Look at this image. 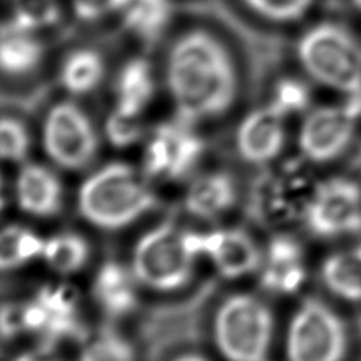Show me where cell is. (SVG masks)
<instances>
[{
	"label": "cell",
	"mask_w": 361,
	"mask_h": 361,
	"mask_svg": "<svg viewBox=\"0 0 361 361\" xmlns=\"http://www.w3.org/2000/svg\"><path fill=\"white\" fill-rule=\"evenodd\" d=\"M161 77L176 116L197 128L231 115L248 86L240 49L210 21L188 23L169 37Z\"/></svg>",
	"instance_id": "6da1fadb"
},
{
	"label": "cell",
	"mask_w": 361,
	"mask_h": 361,
	"mask_svg": "<svg viewBox=\"0 0 361 361\" xmlns=\"http://www.w3.org/2000/svg\"><path fill=\"white\" fill-rule=\"evenodd\" d=\"M75 204L88 225L104 233H118L157 210L158 197L142 169L111 161L85 177Z\"/></svg>",
	"instance_id": "7a4b0ae2"
},
{
	"label": "cell",
	"mask_w": 361,
	"mask_h": 361,
	"mask_svg": "<svg viewBox=\"0 0 361 361\" xmlns=\"http://www.w3.org/2000/svg\"><path fill=\"white\" fill-rule=\"evenodd\" d=\"M210 338L225 361H269L276 315L263 296L234 291L212 312Z\"/></svg>",
	"instance_id": "3957f363"
},
{
	"label": "cell",
	"mask_w": 361,
	"mask_h": 361,
	"mask_svg": "<svg viewBox=\"0 0 361 361\" xmlns=\"http://www.w3.org/2000/svg\"><path fill=\"white\" fill-rule=\"evenodd\" d=\"M199 259L192 229L161 221L135 240L129 264L142 290L171 295L191 283Z\"/></svg>",
	"instance_id": "277c9868"
},
{
	"label": "cell",
	"mask_w": 361,
	"mask_h": 361,
	"mask_svg": "<svg viewBox=\"0 0 361 361\" xmlns=\"http://www.w3.org/2000/svg\"><path fill=\"white\" fill-rule=\"evenodd\" d=\"M296 56L314 82L348 96L361 92V43L342 24H315L298 42Z\"/></svg>",
	"instance_id": "5b68a950"
},
{
	"label": "cell",
	"mask_w": 361,
	"mask_h": 361,
	"mask_svg": "<svg viewBox=\"0 0 361 361\" xmlns=\"http://www.w3.org/2000/svg\"><path fill=\"white\" fill-rule=\"evenodd\" d=\"M42 147L56 167L82 172L96 161L101 135L88 111L68 97L47 110L42 123Z\"/></svg>",
	"instance_id": "8992f818"
},
{
	"label": "cell",
	"mask_w": 361,
	"mask_h": 361,
	"mask_svg": "<svg viewBox=\"0 0 361 361\" xmlns=\"http://www.w3.org/2000/svg\"><path fill=\"white\" fill-rule=\"evenodd\" d=\"M24 334L32 336L37 347L54 350L64 342L83 341L82 306L73 288L64 283H47L21 304Z\"/></svg>",
	"instance_id": "52a82bcc"
},
{
	"label": "cell",
	"mask_w": 361,
	"mask_h": 361,
	"mask_svg": "<svg viewBox=\"0 0 361 361\" xmlns=\"http://www.w3.org/2000/svg\"><path fill=\"white\" fill-rule=\"evenodd\" d=\"M348 345L344 320L317 298L304 300L285 336L286 361H342Z\"/></svg>",
	"instance_id": "ba28073f"
},
{
	"label": "cell",
	"mask_w": 361,
	"mask_h": 361,
	"mask_svg": "<svg viewBox=\"0 0 361 361\" xmlns=\"http://www.w3.org/2000/svg\"><path fill=\"white\" fill-rule=\"evenodd\" d=\"M205 148L199 128L176 116L147 134L140 169L150 180L180 182L195 173Z\"/></svg>",
	"instance_id": "9c48e42d"
},
{
	"label": "cell",
	"mask_w": 361,
	"mask_h": 361,
	"mask_svg": "<svg viewBox=\"0 0 361 361\" xmlns=\"http://www.w3.org/2000/svg\"><path fill=\"white\" fill-rule=\"evenodd\" d=\"M314 190L315 185H310L298 166H267L252 188L250 207L255 219L264 225L302 220Z\"/></svg>",
	"instance_id": "30bf717a"
},
{
	"label": "cell",
	"mask_w": 361,
	"mask_h": 361,
	"mask_svg": "<svg viewBox=\"0 0 361 361\" xmlns=\"http://www.w3.org/2000/svg\"><path fill=\"white\" fill-rule=\"evenodd\" d=\"M302 221L310 234L322 239L361 231V186L345 177L315 185Z\"/></svg>",
	"instance_id": "8fae6325"
},
{
	"label": "cell",
	"mask_w": 361,
	"mask_h": 361,
	"mask_svg": "<svg viewBox=\"0 0 361 361\" xmlns=\"http://www.w3.org/2000/svg\"><path fill=\"white\" fill-rule=\"evenodd\" d=\"M345 105L317 107L304 116L298 147L310 163H329L344 153L355 134L357 118L361 114V94L350 96Z\"/></svg>",
	"instance_id": "7c38bea8"
},
{
	"label": "cell",
	"mask_w": 361,
	"mask_h": 361,
	"mask_svg": "<svg viewBox=\"0 0 361 361\" xmlns=\"http://www.w3.org/2000/svg\"><path fill=\"white\" fill-rule=\"evenodd\" d=\"M192 245L199 258L207 259L226 280L257 276L263 263V245L244 228L192 229Z\"/></svg>",
	"instance_id": "4fadbf2b"
},
{
	"label": "cell",
	"mask_w": 361,
	"mask_h": 361,
	"mask_svg": "<svg viewBox=\"0 0 361 361\" xmlns=\"http://www.w3.org/2000/svg\"><path fill=\"white\" fill-rule=\"evenodd\" d=\"M286 118L269 104L259 105L242 118L234 133V150L245 164L272 166L286 145Z\"/></svg>",
	"instance_id": "5bb4252c"
},
{
	"label": "cell",
	"mask_w": 361,
	"mask_h": 361,
	"mask_svg": "<svg viewBox=\"0 0 361 361\" xmlns=\"http://www.w3.org/2000/svg\"><path fill=\"white\" fill-rule=\"evenodd\" d=\"M259 288L274 296H291L306 282V259L300 239L276 233L263 247V263L257 274Z\"/></svg>",
	"instance_id": "9a60e30c"
},
{
	"label": "cell",
	"mask_w": 361,
	"mask_h": 361,
	"mask_svg": "<svg viewBox=\"0 0 361 361\" xmlns=\"http://www.w3.org/2000/svg\"><path fill=\"white\" fill-rule=\"evenodd\" d=\"M90 290L96 307L111 323L128 319L139 307L142 286L129 263L104 261L94 272Z\"/></svg>",
	"instance_id": "2e32d148"
},
{
	"label": "cell",
	"mask_w": 361,
	"mask_h": 361,
	"mask_svg": "<svg viewBox=\"0 0 361 361\" xmlns=\"http://www.w3.org/2000/svg\"><path fill=\"white\" fill-rule=\"evenodd\" d=\"M13 195L16 205L34 219L48 220L61 215L66 202L64 183L53 167L26 161L16 173Z\"/></svg>",
	"instance_id": "e0dca14e"
},
{
	"label": "cell",
	"mask_w": 361,
	"mask_h": 361,
	"mask_svg": "<svg viewBox=\"0 0 361 361\" xmlns=\"http://www.w3.org/2000/svg\"><path fill=\"white\" fill-rule=\"evenodd\" d=\"M239 199L240 188L231 172L207 171L191 178L183 196V209L192 219L215 221L233 212Z\"/></svg>",
	"instance_id": "ac0fdd59"
},
{
	"label": "cell",
	"mask_w": 361,
	"mask_h": 361,
	"mask_svg": "<svg viewBox=\"0 0 361 361\" xmlns=\"http://www.w3.org/2000/svg\"><path fill=\"white\" fill-rule=\"evenodd\" d=\"M45 59V45L34 30L13 21L0 24V73L11 78L32 75Z\"/></svg>",
	"instance_id": "d6986e66"
},
{
	"label": "cell",
	"mask_w": 361,
	"mask_h": 361,
	"mask_svg": "<svg viewBox=\"0 0 361 361\" xmlns=\"http://www.w3.org/2000/svg\"><path fill=\"white\" fill-rule=\"evenodd\" d=\"M158 77L152 62L145 58H130L118 71L114 82V107L134 115H143L153 102Z\"/></svg>",
	"instance_id": "ffe728a7"
},
{
	"label": "cell",
	"mask_w": 361,
	"mask_h": 361,
	"mask_svg": "<svg viewBox=\"0 0 361 361\" xmlns=\"http://www.w3.org/2000/svg\"><path fill=\"white\" fill-rule=\"evenodd\" d=\"M107 75L104 56L94 48H75L62 59L58 72V82L66 94L72 99H82L96 92Z\"/></svg>",
	"instance_id": "44dd1931"
},
{
	"label": "cell",
	"mask_w": 361,
	"mask_h": 361,
	"mask_svg": "<svg viewBox=\"0 0 361 361\" xmlns=\"http://www.w3.org/2000/svg\"><path fill=\"white\" fill-rule=\"evenodd\" d=\"M90 240L77 231H59L45 238L42 261L49 271L62 277L82 272L91 259Z\"/></svg>",
	"instance_id": "7402d4cb"
},
{
	"label": "cell",
	"mask_w": 361,
	"mask_h": 361,
	"mask_svg": "<svg viewBox=\"0 0 361 361\" xmlns=\"http://www.w3.org/2000/svg\"><path fill=\"white\" fill-rule=\"evenodd\" d=\"M320 279L334 296L345 301H361V245L323 259Z\"/></svg>",
	"instance_id": "603a6c76"
},
{
	"label": "cell",
	"mask_w": 361,
	"mask_h": 361,
	"mask_svg": "<svg viewBox=\"0 0 361 361\" xmlns=\"http://www.w3.org/2000/svg\"><path fill=\"white\" fill-rule=\"evenodd\" d=\"M45 238L20 223L0 226V274L23 269L42 259Z\"/></svg>",
	"instance_id": "cb8c5ba5"
},
{
	"label": "cell",
	"mask_w": 361,
	"mask_h": 361,
	"mask_svg": "<svg viewBox=\"0 0 361 361\" xmlns=\"http://www.w3.org/2000/svg\"><path fill=\"white\" fill-rule=\"evenodd\" d=\"M172 20L171 0H129L123 10V23L143 43H154Z\"/></svg>",
	"instance_id": "d4e9b609"
},
{
	"label": "cell",
	"mask_w": 361,
	"mask_h": 361,
	"mask_svg": "<svg viewBox=\"0 0 361 361\" xmlns=\"http://www.w3.org/2000/svg\"><path fill=\"white\" fill-rule=\"evenodd\" d=\"M78 361H137V350L134 342L109 322L85 336Z\"/></svg>",
	"instance_id": "484cf974"
},
{
	"label": "cell",
	"mask_w": 361,
	"mask_h": 361,
	"mask_svg": "<svg viewBox=\"0 0 361 361\" xmlns=\"http://www.w3.org/2000/svg\"><path fill=\"white\" fill-rule=\"evenodd\" d=\"M34 137L23 118L0 115V163L24 164L29 161Z\"/></svg>",
	"instance_id": "4316f807"
},
{
	"label": "cell",
	"mask_w": 361,
	"mask_h": 361,
	"mask_svg": "<svg viewBox=\"0 0 361 361\" xmlns=\"http://www.w3.org/2000/svg\"><path fill=\"white\" fill-rule=\"evenodd\" d=\"M102 133L105 140L118 150L135 145L147 137V128L143 124V115H134L114 107L104 121Z\"/></svg>",
	"instance_id": "83f0119b"
},
{
	"label": "cell",
	"mask_w": 361,
	"mask_h": 361,
	"mask_svg": "<svg viewBox=\"0 0 361 361\" xmlns=\"http://www.w3.org/2000/svg\"><path fill=\"white\" fill-rule=\"evenodd\" d=\"M267 104L288 120L309 109L310 88L300 78L283 77L274 83Z\"/></svg>",
	"instance_id": "f1b7e54d"
},
{
	"label": "cell",
	"mask_w": 361,
	"mask_h": 361,
	"mask_svg": "<svg viewBox=\"0 0 361 361\" xmlns=\"http://www.w3.org/2000/svg\"><path fill=\"white\" fill-rule=\"evenodd\" d=\"M61 10L56 0H15L11 21L27 30H40L59 23Z\"/></svg>",
	"instance_id": "f546056e"
},
{
	"label": "cell",
	"mask_w": 361,
	"mask_h": 361,
	"mask_svg": "<svg viewBox=\"0 0 361 361\" xmlns=\"http://www.w3.org/2000/svg\"><path fill=\"white\" fill-rule=\"evenodd\" d=\"M255 13L272 23H293L307 13L314 0H244Z\"/></svg>",
	"instance_id": "4dcf8cb0"
},
{
	"label": "cell",
	"mask_w": 361,
	"mask_h": 361,
	"mask_svg": "<svg viewBox=\"0 0 361 361\" xmlns=\"http://www.w3.org/2000/svg\"><path fill=\"white\" fill-rule=\"evenodd\" d=\"M129 0H72L73 11L78 20L97 21L101 18L123 11Z\"/></svg>",
	"instance_id": "1f68e13d"
},
{
	"label": "cell",
	"mask_w": 361,
	"mask_h": 361,
	"mask_svg": "<svg viewBox=\"0 0 361 361\" xmlns=\"http://www.w3.org/2000/svg\"><path fill=\"white\" fill-rule=\"evenodd\" d=\"M21 302H4L0 306V339L13 341L24 334Z\"/></svg>",
	"instance_id": "d6a6232c"
},
{
	"label": "cell",
	"mask_w": 361,
	"mask_h": 361,
	"mask_svg": "<svg viewBox=\"0 0 361 361\" xmlns=\"http://www.w3.org/2000/svg\"><path fill=\"white\" fill-rule=\"evenodd\" d=\"M13 361H64L59 358L58 355H54V350H48V348L37 347L35 350L23 352L15 357Z\"/></svg>",
	"instance_id": "836d02e7"
},
{
	"label": "cell",
	"mask_w": 361,
	"mask_h": 361,
	"mask_svg": "<svg viewBox=\"0 0 361 361\" xmlns=\"http://www.w3.org/2000/svg\"><path fill=\"white\" fill-rule=\"evenodd\" d=\"M169 361H210L205 355L196 350H183L178 353H172Z\"/></svg>",
	"instance_id": "e575fe53"
},
{
	"label": "cell",
	"mask_w": 361,
	"mask_h": 361,
	"mask_svg": "<svg viewBox=\"0 0 361 361\" xmlns=\"http://www.w3.org/2000/svg\"><path fill=\"white\" fill-rule=\"evenodd\" d=\"M5 201H7V197H5V182L2 173H0V214L5 209Z\"/></svg>",
	"instance_id": "d590c367"
},
{
	"label": "cell",
	"mask_w": 361,
	"mask_h": 361,
	"mask_svg": "<svg viewBox=\"0 0 361 361\" xmlns=\"http://www.w3.org/2000/svg\"><path fill=\"white\" fill-rule=\"evenodd\" d=\"M353 4L357 5V8H358V10H361V0H353Z\"/></svg>",
	"instance_id": "8d00e7d4"
}]
</instances>
